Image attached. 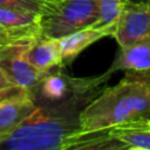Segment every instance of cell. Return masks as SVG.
<instances>
[{
    "mask_svg": "<svg viewBox=\"0 0 150 150\" xmlns=\"http://www.w3.org/2000/svg\"><path fill=\"white\" fill-rule=\"evenodd\" d=\"M48 0H0V7L14 8L41 14Z\"/></svg>",
    "mask_w": 150,
    "mask_h": 150,
    "instance_id": "cell-13",
    "label": "cell"
},
{
    "mask_svg": "<svg viewBox=\"0 0 150 150\" xmlns=\"http://www.w3.org/2000/svg\"><path fill=\"white\" fill-rule=\"evenodd\" d=\"M149 120H150V117H149Z\"/></svg>",
    "mask_w": 150,
    "mask_h": 150,
    "instance_id": "cell-19",
    "label": "cell"
},
{
    "mask_svg": "<svg viewBox=\"0 0 150 150\" xmlns=\"http://www.w3.org/2000/svg\"><path fill=\"white\" fill-rule=\"evenodd\" d=\"M130 2H144V4H149L150 5V0H127Z\"/></svg>",
    "mask_w": 150,
    "mask_h": 150,
    "instance_id": "cell-18",
    "label": "cell"
},
{
    "mask_svg": "<svg viewBox=\"0 0 150 150\" xmlns=\"http://www.w3.org/2000/svg\"><path fill=\"white\" fill-rule=\"evenodd\" d=\"M79 115L69 116L60 109L36 104L35 109L6 138L0 149L63 150L67 137L79 130Z\"/></svg>",
    "mask_w": 150,
    "mask_h": 150,
    "instance_id": "cell-2",
    "label": "cell"
},
{
    "mask_svg": "<svg viewBox=\"0 0 150 150\" xmlns=\"http://www.w3.org/2000/svg\"><path fill=\"white\" fill-rule=\"evenodd\" d=\"M150 150V120L144 118L89 132H71L64 149Z\"/></svg>",
    "mask_w": 150,
    "mask_h": 150,
    "instance_id": "cell-3",
    "label": "cell"
},
{
    "mask_svg": "<svg viewBox=\"0 0 150 150\" xmlns=\"http://www.w3.org/2000/svg\"><path fill=\"white\" fill-rule=\"evenodd\" d=\"M19 40L14 39L7 30H5L1 26H0V47L1 46H5V45H8V43H13V42H18ZM27 41V40H25Z\"/></svg>",
    "mask_w": 150,
    "mask_h": 150,
    "instance_id": "cell-15",
    "label": "cell"
},
{
    "mask_svg": "<svg viewBox=\"0 0 150 150\" xmlns=\"http://www.w3.org/2000/svg\"><path fill=\"white\" fill-rule=\"evenodd\" d=\"M148 69H150V41H141L120 47L108 71L112 74L117 70L144 71Z\"/></svg>",
    "mask_w": 150,
    "mask_h": 150,
    "instance_id": "cell-11",
    "label": "cell"
},
{
    "mask_svg": "<svg viewBox=\"0 0 150 150\" xmlns=\"http://www.w3.org/2000/svg\"><path fill=\"white\" fill-rule=\"evenodd\" d=\"M150 117V83L125 73L112 87H105L79 114L80 132L110 128Z\"/></svg>",
    "mask_w": 150,
    "mask_h": 150,
    "instance_id": "cell-1",
    "label": "cell"
},
{
    "mask_svg": "<svg viewBox=\"0 0 150 150\" xmlns=\"http://www.w3.org/2000/svg\"><path fill=\"white\" fill-rule=\"evenodd\" d=\"M9 87H13V84L9 82V80L7 79V76L5 75V73L2 71V69L0 68V90L6 89V88H9Z\"/></svg>",
    "mask_w": 150,
    "mask_h": 150,
    "instance_id": "cell-17",
    "label": "cell"
},
{
    "mask_svg": "<svg viewBox=\"0 0 150 150\" xmlns=\"http://www.w3.org/2000/svg\"><path fill=\"white\" fill-rule=\"evenodd\" d=\"M112 38L120 47L150 41V5L127 1L116 23Z\"/></svg>",
    "mask_w": 150,
    "mask_h": 150,
    "instance_id": "cell-6",
    "label": "cell"
},
{
    "mask_svg": "<svg viewBox=\"0 0 150 150\" xmlns=\"http://www.w3.org/2000/svg\"><path fill=\"white\" fill-rule=\"evenodd\" d=\"M33 40V39H32ZM30 40L18 41L0 47V68L13 86L33 90L49 73L33 67L23 56Z\"/></svg>",
    "mask_w": 150,
    "mask_h": 150,
    "instance_id": "cell-5",
    "label": "cell"
},
{
    "mask_svg": "<svg viewBox=\"0 0 150 150\" xmlns=\"http://www.w3.org/2000/svg\"><path fill=\"white\" fill-rule=\"evenodd\" d=\"M125 73L129 74L130 76L137 79V80H141V81L150 83V69L144 70V71H125Z\"/></svg>",
    "mask_w": 150,
    "mask_h": 150,
    "instance_id": "cell-16",
    "label": "cell"
},
{
    "mask_svg": "<svg viewBox=\"0 0 150 150\" xmlns=\"http://www.w3.org/2000/svg\"><path fill=\"white\" fill-rule=\"evenodd\" d=\"M35 107L30 91L0 101V141L11 135Z\"/></svg>",
    "mask_w": 150,
    "mask_h": 150,
    "instance_id": "cell-8",
    "label": "cell"
},
{
    "mask_svg": "<svg viewBox=\"0 0 150 150\" xmlns=\"http://www.w3.org/2000/svg\"><path fill=\"white\" fill-rule=\"evenodd\" d=\"M23 56L33 67L43 71L62 68L57 39L43 38L40 35L34 38L26 46Z\"/></svg>",
    "mask_w": 150,
    "mask_h": 150,
    "instance_id": "cell-10",
    "label": "cell"
},
{
    "mask_svg": "<svg viewBox=\"0 0 150 150\" xmlns=\"http://www.w3.org/2000/svg\"><path fill=\"white\" fill-rule=\"evenodd\" d=\"M125 2L127 0H97L98 19L93 27L115 29Z\"/></svg>",
    "mask_w": 150,
    "mask_h": 150,
    "instance_id": "cell-12",
    "label": "cell"
},
{
    "mask_svg": "<svg viewBox=\"0 0 150 150\" xmlns=\"http://www.w3.org/2000/svg\"><path fill=\"white\" fill-rule=\"evenodd\" d=\"M28 91H29V90H27V89H25V88L13 86V87H9V88H6V89L0 90V101L6 100V98H9V97L19 96V95L26 94V93H28Z\"/></svg>",
    "mask_w": 150,
    "mask_h": 150,
    "instance_id": "cell-14",
    "label": "cell"
},
{
    "mask_svg": "<svg viewBox=\"0 0 150 150\" xmlns=\"http://www.w3.org/2000/svg\"><path fill=\"white\" fill-rule=\"evenodd\" d=\"M39 15L36 13L0 7V26L19 41L39 36Z\"/></svg>",
    "mask_w": 150,
    "mask_h": 150,
    "instance_id": "cell-9",
    "label": "cell"
},
{
    "mask_svg": "<svg viewBox=\"0 0 150 150\" xmlns=\"http://www.w3.org/2000/svg\"><path fill=\"white\" fill-rule=\"evenodd\" d=\"M98 19L97 0H48L39 15V35L60 39L93 27Z\"/></svg>",
    "mask_w": 150,
    "mask_h": 150,
    "instance_id": "cell-4",
    "label": "cell"
},
{
    "mask_svg": "<svg viewBox=\"0 0 150 150\" xmlns=\"http://www.w3.org/2000/svg\"><path fill=\"white\" fill-rule=\"evenodd\" d=\"M115 29L111 28L87 27L57 39L62 68L70 64L81 52H83L87 47H89L94 42L101 40L102 38H107V36L112 38Z\"/></svg>",
    "mask_w": 150,
    "mask_h": 150,
    "instance_id": "cell-7",
    "label": "cell"
}]
</instances>
